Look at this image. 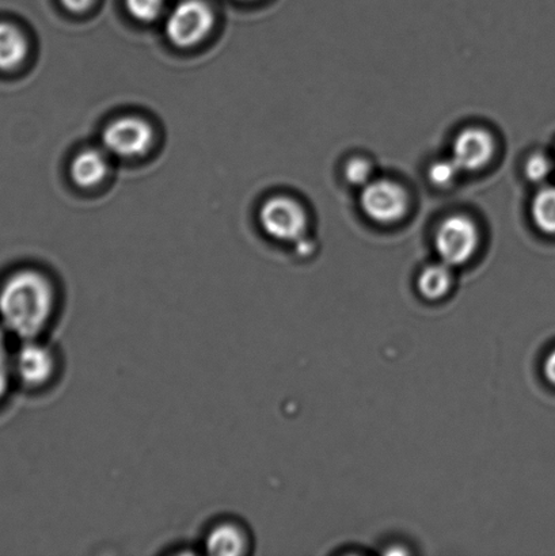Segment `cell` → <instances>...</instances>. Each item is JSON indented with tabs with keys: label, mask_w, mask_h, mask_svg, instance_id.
Returning a JSON list of instances; mask_svg holds the SVG:
<instances>
[{
	"label": "cell",
	"mask_w": 555,
	"mask_h": 556,
	"mask_svg": "<svg viewBox=\"0 0 555 556\" xmlns=\"http://www.w3.org/2000/svg\"><path fill=\"white\" fill-rule=\"evenodd\" d=\"M60 307L58 283L42 270H16L0 287V321L21 341L46 336L59 318Z\"/></svg>",
	"instance_id": "obj_1"
},
{
	"label": "cell",
	"mask_w": 555,
	"mask_h": 556,
	"mask_svg": "<svg viewBox=\"0 0 555 556\" xmlns=\"http://www.w3.org/2000/svg\"><path fill=\"white\" fill-rule=\"evenodd\" d=\"M62 354L46 338L21 341L13 354L14 378L26 389L41 391L53 386L62 374Z\"/></svg>",
	"instance_id": "obj_2"
},
{
	"label": "cell",
	"mask_w": 555,
	"mask_h": 556,
	"mask_svg": "<svg viewBox=\"0 0 555 556\" xmlns=\"http://www.w3.org/2000/svg\"><path fill=\"white\" fill-rule=\"evenodd\" d=\"M215 27V14L204 0H182L167 14L165 31L177 48H193Z\"/></svg>",
	"instance_id": "obj_3"
},
{
	"label": "cell",
	"mask_w": 555,
	"mask_h": 556,
	"mask_svg": "<svg viewBox=\"0 0 555 556\" xmlns=\"http://www.w3.org/2000/svg\"><path fill=\"white\" fill-rule=\"evenodd\" d=\"M480 247V230L475 220L454 215L440 223L434 233V249L443 264L456 268L475 257Z\"/></svg>",
	"instance_id": "obj_4"
},
{
	"label": "cell",
	"mask_w": 555,
	"mask_h": 556,
	"mask_svg": "<svg viewBox=\"0 0 555 556\" xmlns=\"http://www.w3.org/2000/svg\"><path fill=\"white\" fill-rule=\"evenodd\" d=\"M260 225L274 241L298 243L306 236L308 220L306 211L297 200L275 195L261 206Z\"/></svg>",
	"instance_id": "obj_5"
},
{
	"label": "cell",
	"mask_w": 555,
	"mask_h": 556,
	"mask_svg": "<svg viewBox=\"0 0 555 556\" xmlns=\"http://www.w3.org/2000/svg\"><path fill=\"white\" fill-rule=\"evenodd\" d=\"M152 143L154 129L146 119L139 117L114 119L102 132L103 150L123 160H135L146 155Z\"/></svg>",
	"instance_id": "obj_6"
},
{
	"label": "cell",
	"mask_w": 555,
	"mask_h": 556,
	"mask_svg": "<svg viewBox=\"0 0 555 556\" xmlns=\"http://www.w3.org/2000/svg\"><path fill=\"white\" fill-rule=\"evenodd\" d=\"M361 205L364 214L380 225H391L406 215L409 195L400 184L390 179H373L362 188Z\"/></svg>",
	"instance_id": "obj_7"
},
{
	"label": "cell",
	"mask_w": 555,
	"mask_h": 556,
	"mask_svg": "<svg viewBox=\"0 0 555 556\" xmlns=\"http://www.w3.org/2000/svg\"><path fill=\"white\" fill-rule=\"evenodd\" d=\"M206 555L244 556L252 552L249 528L237 519H220L206 528L201 541Z\"/></svg>",
	"instance_id": "obj_8"
},
{
	"label": "cell",
	"mask_w": 555,
	"mask_h": 556,
	"mask_svg": "<svg viewBox=\"0 0 555 556\" xmlns=\"http://www.w3.org/2000/svg\"><path fill=\"white\" fill-rule=\"evenodd\" d=\"M494 150H496V144L488 130L467 128L456 136L451 157L462 173H476L489 165Z\"/></svg>",
	"instance_id": "obj_9"
},
{
	"label": "cell",
	"mask_w": 555,
	"mask_h": 556,
	"mask_svg": "<svg viewBox=\"0 0 555 556\" xmlns=\"http://www.w3.org/2000/svg\"><path fill=\"white\" fill-rule=\"evenodd\" d=\"M105 150L89 149L79 152L71 163L70 174L79 188H96L105 181L109 168Z\"/></svg>",
	"instance_id": "obj_10"
},
{
	"label": "cell",
	"mask_w": 555,
	"mask_h": 556,
	"mask_svg": "<svg viewBox=\"0 0 555 556\" xmlns=\"http://www.w3.org/2000/svg\"><path fill=\"white\" fill-rule=\"evenodd\" d=\"M29 53V42L18 27L0 22V71L9 73L20 68Z\"/></svg>",
	"instance_id": "obj_11"
},
{
	"label": "cell",
	"mask_w": 555,
	"mask_h": 556,
	"mask_svg": "<svg viewBox=\"0 0 555 556\" xmlns=\"http://www.w3.org/2000/svg\"><path fill=\"white\" fill-rule=\"evenodd\" d=\"M453 268L440 261L439 264L427 266L417 278V289L427 300H440L453 288Z\"/></svg>",
	"instance_id": "obj_12"
},
{
	"label": "cell",
	"mask_w": 555,
	"mask_h": 556,
	"mask_svg": "<svg viewBox=\"0 0 555 556\" xmlns=\"http://www.w3.org/2000/svg\"><path fill=\"white\" fill-rule=\"evenodd\" d=\"M531 216L538 230L555 236V188H543L535 194Z\"/></svg>",
	"instance_id": "obj_13"
},
{
	"label": "cell",
	"mask_w": 555,
	"mask_h": 556,
	"mask_svg": "<svg viewBox=\"0 0 555 556\" xmlns=\"http://www.w3.org/2000/svg\"><path fill=\"white\" fill-rule=\"evenodd\" d=\"M165 4V0H125L130 16L143 24L160 20Z\"/></svg>",
	"instance_id": "obj_14"
},
{
	"label": "cell",
	"mask_w": 555,
	"mask_h": 556,
	"mask_svg": "<svg viewBox=\"0 0 555 556\" xmlns=\"http://www.w3.org/2000/svg\"><path fill=\"white\" fill-rule=\"evenodd\" d=\"M461 173V168L456 166L453 157L450 156L449 160H440L432 163L428 170V177L434 187L447 188L458 179Z\"/></svg>",
	"instance_id": "obj_15"
},
{
	"label": "cell",
	"mask_w": 555,
	"mask_h": 556,
	"mask_svg": "<svg viewBox=\"0 0 555 556\" xmlns=\"http://www.w3.org/2000/svg\"><path fill=\"white\" fill-rule=\"evenodd\" d=\"M344 174L346 181L353 187L364 188L373 181L374 167L363 157H353L346 163Z\"/></svg>",
	"instance_id": "obj_16"
},
{
	"label": "cell",
	"mask_w": 555,
	"mask_h": 556,
	"mask_svg": "<svg viewBox=\"0 0 555 556\" xmlns=\"http://www.w3.org/2000/svg\"><path fill=\"white\" fill-rule=\"evenodd\" d=\"M4 329L0 327V402L3 401L10 389L13 374V354L9 351L8 340H5Z\"/></svg>",
	"instance_id": "obj_17"
},
{
	"label": "cell",
	"mask_w": 555,
	"mask_h": 556,
	"mask_svg": "<svg viewBox=\"0 0 555 556\" xmlns=\"http://www.w3.org/2000/svg\"><path fill=\"white\" fill-rule=\"evenodd\" d=\"M525 172L531 182H545L552 173V162L543 154L531 155L529 161L526 162Z\"/></svg>",
	"instance_id": "obj_18"
},
{
	"label": "cell",
	"mask_w": 555,
	"mask_h": 556,
	"mask_svg": "<svg viewBox=\"0 0 555 556\" xmlns=\"http://www.w3.org/2000/svg\"><path fill=\"white\" fill-rule=\"evenodd\" d=\"M65 9L71 13H84L90 5L94 3V0H60Z\"/></svg>",
	"instance_id": "obj_19"
},
{
	"label": "cell",
	"mask_w": 555,
	"mask_h": 556,
	"mask_svg": "<svg viewBox=\"0 0 555 556\" xmlns=\"http://www.w3.org/2000/svg\"><path fill=\"white\" fill-rule=\"evenodd\" d=\"M543 374H545V378L555 386V349L552 353L547 354L545 364H543Z\"/></svg>",
	"instance_id": "obj_20"
},
{
	"label": "cell",
	"mask_w": 555,
	"mask_h": 556,
	"mask_svg": "<svg viewBox=\"0 0 555 556\" xmlns=\"http://www.w3.org/2000/svg\"><path fill=\"white\" fill-rule=\"evenodd\" d=\"M243 2H252V0H243Z\"/></svg>",
	"instance_id": "obj_21"
}]
</instances>
